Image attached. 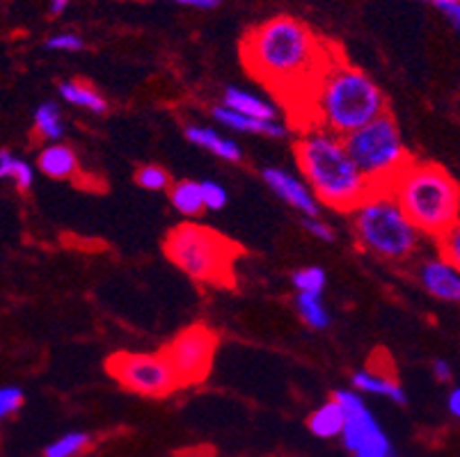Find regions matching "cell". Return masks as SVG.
Returning <instances> with one entry per match:
<instances>
[{
	"mask_svg": "<svg viewBox=\"0 0 460 457\" xmlns=\"http://www.w3.org/2000/svg\"><path fill=\"white\" fill-rule=\"evenodd\" d=\"M211 117L220 126H225V128H229V131H236V133H252V136L273 137V140H282V137L288 136V128L284 121L254 119V117L241 115V112L232 110V108L223 106V103H217V106L213 108Z\"/></svg>",
	"mask_w": 460,
	"mask_h": 457,
	"instance_id": "obj_13",
	"label": "cell"
},
{
	"mask_svg": "<svg viewBox=\"0 0 460 457\" xmlns=\"http://www.w3.org/2000/svg\"><path fill=\"white\" fill-rule=\"evenodd\" d=\"M248 71L294 103L312 99L330 66L325 46L294 16H273L254 25L241 44Z\"/></svg>",
	"mask_w": 460,
	"mask_h": 457,
	"instance_id": "obj_1",
	"label": "cell"
},
{
	"mask_svg": "<svg viewBox=\"0 0 460 457\" xmlns=\"http://www.w3.org/2000/svg\"><path fill=\"white\" fill-rule=\"evenodd\" d=\"M106 371L124 389L147 398H165L181 387L177 373L161 352H115Z\"/></svg>",
	"mask_w": 460,
	"mask_h": 457,
	"instance_id": "obj_8",
	"label": "cell"
},
{
	"mask_svg": "<svg viewBox=\"0 0 460 457\" xmlns=\"http://www.w3.org/2000/svg\"><path fill=\"white\" fill-rule=\"evenodd\" d=\"M309 433L319 439H334L344 435L346 427V412L344 408L339 405V400L330 398L323 405L314 409L307 418Z\"/></svg>",
	"mask_w": 460,
	"mask_h": 457,
	"instance_id": "obj_18",
	"label": "cell"
},
{
	"mask_svg": "<svg viewBox=\"0 0 460 457\" xmlns=\"http://www.w3.org/2000/svg\"><path fill=\"white\" fill-rule=\"evenodd\" d=\"M23 400H26L23 389L16 384H5L0 389V418H10L12 414L19 412L23 408Z\"/></svg>",
	"mask_w": 460,
	"mask_h": 457,
	"instance_id": "obj_27",
	"label": "cell"
},
{
	"mask_svg": "<svg viewBox=\"0 0 460 457\" xmlns=\"http://www.w3.org/2000/svg\"><path fill=\"white\" fill-rule=\"evenodd\" d=\"M447 409H449L451 417L460 418V384L451 389L449 396H447Z\"/></svg>",
	"mask_w": 460,
	"mask_h": 457,
	"instance_id": "obj_36",
	"label": "cell"
},
{
	"mask_svg": "<svg viewBox=\"0 0 460 457\" xmlns=\"http://www.w3.org/2000/svg\"><path fill=\"white\" fill-rule=\"evenodd\" d=\"M220 103L232 110L241 112V115L254 117V119H263V121H275L279 119L278 117V106H275L273 101L263 99L261 94H254V92L241 90V87L229 85L227 90L223 92V99Z\"/></svg>",
	"mask_w": 460,
	"mask_h": 457,
	"instance_id": "obj_16",
	"label": "cell"
},
{
	"mask_svg": "<svg viewBox=\"0 0 460 457\" xmlns=\"http://www.w3.org/2000/svg\"><path fill=\"white\" fill-rule=\"evenodd\" d=\"M35 133L49 145H56L66 136L65 117L53 101H44L35 110Z\"/></svg>",
	"mask_w": 460,
	"mask_h": 457,
	"instance_id": "obj_21",
	"label": "cell"
},
{
	"mask_svg": "<svg viewBox=\"0 0 460 457\" xmlns=\"http://www.w3.org/2000/svg\"><path fill=\"white\" fill-rule=\"evenodd\" d=\"M44 48L53 50V53H78L85 48V40L74 31L53 32L44 40Z\"/></svg>",
	"mask_w": 460,
	"mask_h": 457,
	"instance_id": "obj_26",
	"label": "cell"
},
{
	"mask_svg": "<svg viewBox=\"0 0 460 457\" xmlns=\"http://www.w3.org/2000/svg\"><path fill=\"white\" fill-rule=\"evenodd\" d=\"M69 5L71 0H46V7H49V14L51 16H60Z\"/></svg>",
	"mask_w": 460,
	"mask_h": 457,
	"instance_id": "obj_37",
	"label": "cell"
},
{
	"mask_svg": "<svg viewBox=\"0 0 460 457\" xmlns=\"http://www.w3.org/2000/svg\"><path fill=\"white\" fill-rule=\"evenodd\" d=\"M435 10L440 12V14L449 21L451 28L460 35V0H442V3L435 5Z\"/></svg>",
	"mask_w": 460,
	"mask_h": 457,
	"instance_id": "obj_32",
	"label": "cell"
},
{
	"mask_svg": "<svg viewBox=\"0 0 460 457\" xmlns=\"http://www.w3.org/2000/svg\"><path fill=\"white\" fill-rule=\"evenodd\" d=\"M294 156L321 207L350 213L374 192L369 179L359 171L346 149L344 137L328 128L309 126L296 140Z\"/></svg>",
	"mask_w": 460,
	"mask_h": 457,
	"instance_id": "obj_2",
	"label": "cell"
},
{
	"mask_svg": "<svg viewBox=\"0 0 460 457\" xmlns=\"http://www.w3.org/2000/svg\"><path fill=\"white\" fill-rule=\"evenodd\" d=\"M303 224L314 238H319V241H325V242L334 241L332 229H330L328 222L321 220V217H303Z\"/></svg>",
	"mask_w": 460,
	"mask_h": 457,
	"instance_id": "obj_31",
	"label": "cell"
},
{
	"mask_svg": "<svg viewBox=\"0 0 460 457\" xmlns=\"http://www.w3.org/2000/svg\"><path fill=\"white\" fill-rule=\"evenodd\" d=\"M390 190L420 233L442 238L460 222V186L445 167L412 161Z\"/></svg>",
	"mask_w": 460,
	"mask_h": 457,
	"instance_id": "obj_4",
	"label": "cell"
},
{
	"mask_svg": "<svg viewBox=\"0 0 460 457\" xmlns=\"http://www.w3.org/2000/svg\"><path fill=\"white\" fill-rule=\"evenodd\" d=\"M263 183L291 208L303 213V217H321V201L312 192V188L305 181H300L298 176L291 174L282 167H263L261 170Z\"/></svg>",
	"mask_w": 460,
	"mask_h": 457,
	"instance_id": "obj_11",
	"label": "cell"
},
{
	"mask_svg": "<svg viewBox=\"0 0 460 457\" xmlns=\"http://www.w3.org/2000/svg\"><path fill=\"white\" fill-rule=\"evenodd\" d=\"M417 282L435 300L460 304V270L442 254L417 263Z\"/></svg>",
	"mask_w": 460,
	"mask_h": 457,
	"instance_id": "obj_12",
	"label": "cell"
},
{
	"mask_svg": "<svg viewBox=\"0 0 460 457\" xmlns=\"http://www.w3.org/2000/svg\"><path fill=\"white\" fill-rule=\"evenodd\" d=\"M170 201H172L174 211L183 217H199L207 207H204L202 183L183 179V181L172 183L170 188Z\"/></svg>",
	"mask_w": 460,
	"mask_h": 457,
	"instance_id": "obj_20",
	"label": "cell"
},
{
	"mask_svg": "<svg viewBox=\"0 0 460 457\" xmlns=\"http://www.w3.org/2000/svg\"><path fill=\"white\" fill-rule=\"evenodd\" d=\"M344 142L355 165L369 179L374 190H390L401 171L412 163L390 112L346 136Z\"/></svg>",
	"mask_w": 460,
	"mask_h": 457,
	"instance_id": "obj_7",
	"label": "cell"
},
{
	"mask_svg": "<svg viewBox=\"0 0 460 457\" xmlns=\"http://www.w3.org/2000/svg\"><path fill=\"white\" fill-rule=\"evenodd\" d=\"M37 167L56 181H65V179H74L78 174V156L69 145L56 142V145H46L40 151Z\"/></svg>",
	"mask_w": 460,
	"mask_h": 457,
	"instance_id": "obj_17",
	"label": "cell"
},
{
	"mask_svg": "<svg viewBox=\"0 0 460 457\" xmlns=\"http://www.w3.org/2000/svg\"><path fill=\"white\" fill-rule=\"evenodd\" d=\"M10 179L14 181V186L19 188L21 192H28L32 186H35V170H32V165L28 161H23V158H16L14 170H12Z\"/></svg>",
	"mask_w": 460,
	"mask_h": 457,
	"instance_id": "obj_30",
	"label": "cell"
},
{
	"mask_svg": "<svg viewBox=\"0 0 460 457\" xmlns=\"http://www.w3.org/2000/svg\"><path fill=\"white\" fill-rule=\"evenodd\" d=\"M350 384H353L355 391L365 393V396H380L385 400L396 402V405L408 402L403 384L392 373H385L380 368H359L350 375Z\"/></svg>",
	"mask_w": 460,
	"mask_h": 457,
	"instance_id": "obj_14",
	"label": "cell"
},
{
	"mask_svg": "<svg viewBox=\"0 0 460 457\" xmlns=\"http://www.w3.org/2000/svg\"><path fill=\"white\" fill-rule=\"evenodd\" d=\"M58 94L65 103L74 108H81V110L94 112V115H103L108 110V101L103 99L99 92L92 85L81 81H62L58 85Z\"/></svg>",
	"mask_w": 460,
	"mask_h": 457,
	"instance_id": "obj_19",
	"label": "cell"
},
{
	"mask_svg": "<svg viewBox=\"0 0 460 457\" xmlns=\"http://www.w3.org/2000/svg\"><path fill=\"white\" fill-rule=\"evenodd\" d=\"M165 254L195 282L229 286L234 284V263L241 257V247L211 226L186 222L167 233Z\"/></svg>",
	"mask_w": 460,
	"mask_h": 457,
	"instance_id": "obj_6",
	"label": "cell"
},
{
	"mask_svg": "<svg viewBox=\"0 0 460 457\" xmlns=\"http://www.w3.org/2000/svg\"><path fill=\"white\" fill-rule=\"evenodd\" d=\"M438 242H440L442 257H445L449 263H454V266L460 270V222H456L445 236L438 238Z\"/></svg>",
	"mask_w": 460,
	"mask_h": 457,
	"instance_id": "obj_28",
	"label": "cell"
},
{
	"mask_svg": "<svg viewBox=\"0 0 460 457\" xmlns=\"http://www.w3.org/2000/svg\"><path fill=\"white\" fill-rule=\"evenodd\" d=\"M183 136H186L188 142H192L195 146H202L213 156L223 158L227 163H241L243 161V149L238 145L234 137L225 136L217 128H211V126H198L190 124L183 128Z\"/></svg>",
	"mask_w": 460,
	"mask_h": 457,
	"instance_id": "obj_15",
	"label": "cell"
},
{
	"mask_svg": "<svg viewBox=\"0 0 460 457\" xmlns=\"http://www.w3.org/2000/svg\"><path fill=\"white\" fill-rule=\"evenodd\" d=\"M350 224L359 247L383 261H408L420 247V229L405 215L392 190L371 192L350 211Z\"/></svg>",
	"mask_w": 460,
	"mask_h": 457,
	"instance_id": "obj_5",
	"label": "cell"
},
{
	"mask_svg": "<svg viewBox=\"0 0 460 457\" xmlns=\"http://www.w3.org/2000/svg\"><path fill=\"white\" fill-rule=\"evenodd\" d=\"M334 400L346 412V427L341 435L346 451H350L353 457H396L394 446L390 437L374 417L369 405L365 402V396L350 389H337L332 393Z\"/></svg>",
	"mask_w": 460,
	"mask_h": 457,
	"instance_id": "obj_9",
	"label": "cell"
},
{
	"mask_svg": "<svg viewBox=\"0 0 460 457\" xmlns=\"http://www.w3.org/2000/svg\"><path fill=\"white\" fill-rule=\"evenodd\" d=\"M430 371H433V375L438 382H451V380H454V366H451L447 359H435L433 366H430Z\"/></svg>",
	"mask_w": 460,
	"mask_h": 457,
	"instance_id": "obj_34",
	"label": "cell"
},
{
	"mask_svg": "<svg viewBox=\"0 0 460 457\" xmlns=\"http://www.w3.org/2000/svg\"><path fill=\"white\" fill-rule=\"evenodd\" d=\"M90 446V435L83 430H71L44 448V457H78Z\"/></svg>",
	"mask_w": 460,
	"mask_h": 457,
	"instance_id": "obj_23",
	"label": "cell"
},
{
	"mask_svg": "<svg viewBox=\"0 0 460 457\" xmlns=\"http://www.w3.org/2000/svg\"><path fill=\"white\" fill-rule=\"evenodd\" d=\"M312 126H321L346 137L387 115L385 94L369 74L346 62H330L314 90Z\"/></svg>",
	"mask_w": 460,
	"mask_h": 457,
	"instance_id": "obj_3",
	"label": "cell"
},
{
	"mask_svg": "<svg viewBox=\"0 0 460 457\" xmlns=\"http://www.w3.org/2000/svg\"><path fill=\"white\" fill-rule=\"evenodd\" d=\"M426 3H430V5H438V3H442V0H426Z\"/></svg>",
	"mask_w": 460,
	"mask_h": 457,
	"instance_id": "obj_38",
	"label": "cell"
},
{
	"mask_svg": "<svg viewBox=\"0 0 460 457\" xmlns=\"http://www.w3.org/2000/svg\"><path fill=\"white\" fill-rule=\"evenodd\" d=\"M136 183L145 190L161 192L170 190L172 188V181H170V174H167L165 167L161 165H145L136 171Z\"/></svg>",
	"mask_w": 460,
	"mask_h": 457,
	"instance_id": "obj_25",
	"label": "cell"
},
{
	"mask_svg": "<svg viewBox=\"0 0 460 457\" xmlns=\"http://www.w3.org/2000/svg\"><path fill=\"white\" fill-rule=\"evenodd\" d=\"M291 284H294L296 293H323L325 284H328V275L319 266L300 268L291 275Z\"/></svg>",
	"mask_w": 460,
	"mask_h": 457,
	"instance_id": "obj_24",
	"label": "cell"
},
{
	"mask_svg": "<svg viewBox=\"0 0 460 457\" xmlns=\"http://www.w3.org/2000/svg\"><path fill=\"white\" fill-rule=\"evenodd\" d=\"M165 3H174V5H183V7H192V10H202V12H211L216 7H220L225 0H165Z\"/></svg>",
	"mask_w": 460,
	"mask_h": 457,
	"instance_id": "obj_33",
	"label": "cell"
},
{
	"mask_svg": "<svg viewBox=\"0 0 460 457\" xmlns=\"http://www.w3.org/2000/svg\"><path fill=\"white\" fill-rule=\"evenodd\" d=\"M296 312L300 321L312 330H325L330 327V312L323 302V293H296Z\"/></svg>",
	"mask_w": 460,
	"mask_h": 457,
	"instance_id": "obj_22",
	"label": "cell"
},
{
	"mask_svg": "<svg viewBox=\"0 0 460 457\" xmlns=\"http://www.w3.org/2000/svg\"><path fill=\"white\" fill-rule=\"evenodd\" d=\"M217 350V334L207 325H192L179 332L163 347L170 366L177 373L181 387L204 382L213 366Z\"/></svg>",
	"mask_w": 460,
	"mask_h": 457,
	"instance_id": "obj_10",
	"label": "cell"
},
{
	"mask_svg": "<svg viewBox=\"0 0 460 457\" xmlns=\"http://www.w3.org/2000/svg\"><path fill=\"white\" fill-rule=\"evenodd\" d=\"M16 158L10 149H3L0 151V179H10L12 170H14V163Z\"/></svg>",
	"mask_w": 460,
	"mask_h": 457,
	"instance_id": "obj_35",
	"label": "cell"
},
{
	"mask_svg": "<svg viewBox=\"0 0 460 457\" xmlns=\"http://www.w3.org/2000/svg\"><path fill=\"white\" fill-rule=\"evenodd\" d=\"M202 183V195H204V207L207 211H223L227 207V190L223 183L217 181H199Z\"/></svg>",
	"mask_w": 460,
	"mask_h": 457,
	"instance_id": "obj_29",
	"label": "cell"
}]
</instances>
